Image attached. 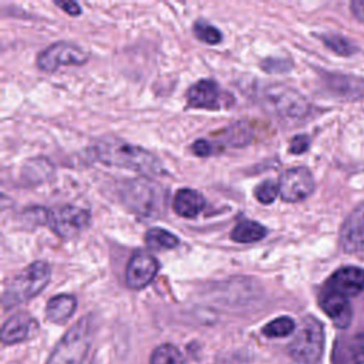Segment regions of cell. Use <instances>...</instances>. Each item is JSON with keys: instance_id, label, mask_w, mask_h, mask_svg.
I'll return each mask as SVG.
<instances>
[{"instance_id": "obj_21", "label": "cell", "mask_w": 364, "mask_h": 364, "mask_svg": "<svg viewBox=\"0 0 364 364\" xmlns=\"http://www.w3.org/2000/svg\"><path fill=\"white\" fill-rule=\"evenodd\" d=\"M225 141L235 148H245L252 141V129L247 122H235L225 129Z\"/></svg>"}, {"instance_id": "obj_12", "label": "cell", "mask_w": 364, "mask_h": 364, "mask_svg": "<svg viewBox=\"0 0 364 364\" xmlns=\"http://www.w3.org/2000/svg\"><path fill=\"white\" fill-rule=\"evenodd\" d=\"M188 105L202 109H219L225 102V94L213 80H199L186 94Z\"/></svg>"}, {"instance_id": "obj_6", "label": "cell", "mask_w": 364, "mask_h": 364, "mask_svg": "<svg viewBox=\"0 0 364 364\" xmlns=\"http://www.w3.org/2000/svg\"><path fill=\"white\" fill-rule=\"evenodd\" d=\"M91 222L90 212L80 206L64 205L47 210L46 225L60 237L73 239L84 232Z\"/></svg>"}, {"instance_id": "obj_2", "label": "cell", "mask_w": 364, "mask_h": 364, "mask_svg": "<svg viewBox=\"0 0 364 364\" xmlns=\"http://www.w3.org/2000/svg\"><path fill=\"white\" fill-rule=\"evenodd\" d=\"M51 267L47 262L37 260L11 277L3 291V307L7 310L37 296L50 282Z\"/></svg>"}, {"instance_id": "obj_3", "label": "cell", "mask_w": 364, "mask_h": 364, "mask_svg": "<svg viewBox=\"0 0 364 364\" xmlns=\"http://www.w3.org/2000/svg\"><path fill=\"white\" fill-rule=\"evenodd\" d=\"M94 334L92 317L84 316L74 323L54 347L47 364H82Z\"/></svg>"}, {"instance_id": "obj_28", "label": "cell", "mask_w": 364, "mask_h": 364, "mask_svg": "<svg viewBox=\"0 0 364 364\" xmlns=\"http://www.w3.org/2000/svg\"><path fill=\"white\" fill-rule=\"evenodd\" d=\"M309 145H310V138L307 135H296L291 142H290V148L289 151L291 154H303L309 149Z\"/></svg>"}, {"instance_id": "obj_10", "label": "cell", "mask_w": 364, "mask_h": 364, "mask_svg": "<svg viewBox=\"0 0 364 364\" xmlns=\"http://www.w3.org/2000/svg\"><path fill=\"white\" fill-rule=\"evenodd\" d=\"M159 269L158 260L145 250L135 252L125 269V282L127 286L132 290H141L146 287L156 276Z\"/></svg>"}, {"instance_id": "obj_8", "label": "cell", "mask_w": 364, "mask_h": 364, "mask_svg": "<svg viewBox=\"0 0 364 364\" xmlns=\"http://www.w3.org/2000/svg\"><path fill=\"white\" fill-rule=\"evenodd\" d=\"M314 191V178L304 166H296L282 173L279 179V195L284 202L296 203L309 198Z\"/></svg>"}, {"instance_id": "obj_1", "label": "cell", "mask_w": 364, "mask_h": 364, "mask_svg": "<svg viewBox=\"0 0 364 364\" xmlns=\"http://www.w3.org/2000/svg\"><path fill=\"white\" fill-rule=\"evenodd\" d=\"M95 158L109 166L136 171L144 175H162L161 161L148 149L121 141H101L94 146Z\"/></svg>"}, {"instance_id": "obj_20", "label": "cell", "mask_w": 364, "mask_h": 364, "mask_svg": "<svg viewBox=\"0 0 364 364\" xmlns=\"http://www.w3.org/2000/svg\"><path fill=\"white\" fill-rule=\"evenodd\" d=\"M145 242L148 247L155 250H171L179 246L178 236L162 228H151L149 230H146Z\"/></svg>"}, {"instance_id": "obj_22", "label": "cell", "mask_w": 364, "mask_h": 364, "mask_svg": "<svg viewBox=\"0 0 364 364\" xmlns=\"http://www.w3.org/2000/svg\"><path fill=\"white\" fill-rule=\"evenodd\" d=\"M149 364H183V357L173 344H161L152 351Z\"/></svg>"}, {"instance_id": "obj_14", "label": "cell", "mask_w": 364, "mask_h": 364, "mask_svg": "<svg viewBox=\"0 0 364 364\" xmlns=\"http://www.w3.org/2000/svg\"><path fill=\"white\" fill-rule=\"evenodd\" d=\"M37 330V321L26 311H20L9 317L1 327V340L4 344H16L21 343L31 336H34Z\"/></svg>"}, {"instance_id": "obj_5", "label": "cell", "mask_w": 364, "mask_h": 364, "mask_svg": "<svg viewBox=\"0 0 364 364\" xmlns=\"http://www.w3.org/2000/svg\"><path fill=\"white\" fill-rule=\"evenodd\" d=\"M324 347V331L321 323L311 316L301 320V324L289 344V354L299 364H318Z\"/></svg>"}, {"instance_id": "obj_29", "label": "cell", "mask_w": 364, "mask_h": 364, "mask_svg": "<svg viewBox=\"0 0 364 364\" xmlns=\"http://www.w3.org/2000/svg\"><path fill=\"white\" fill-rule=\"evenodd\" d=\"M55 6L63 9L70 16H78L81 14V7L75 1H55Z\"/></svg>"}, {"instance_id": "obj_7", "label": "cell", "mask_w": 364, "mask_h": 364, "mask_svg": "<svg viewBox=\"0 0 364 364\" xmlns=\"http://www.w3.org/2000/svg\"><path fill=\"white\" fill-rule=\"evenodd\" d=\"M90 53L78 44L58 41L43 50L37 57V67L43 71H55L61 65H82Z\"/></svg>"}, {"instance_id": "obj_18", "label": "cell", "mask_w": 364, "mask_h": 364, "mask_svg": "<svg viewBox=\"0 0 364 364\" xmlns=\"http://www.w3.org/2000/svg\"><path fill=\"white\" fill-rule=\"evenodd\" d=\"M77 309V300L71 294H58L48 300L46 317L51 323H65Z\"/></svg>"}, {"instance_id": "obj_25", "label": "cell", "mask_w": 364, "mask_h": 364, "mask_svg": "<svg viewBox=\"0 0 364 364\" xmlns=\"http://www.w3.org/2000/svg\"><path fill=\"white\" fill-rule=\"evenodd\" d=\"M193 33L200 41H203L206 44L215 46L222 41V33L219 31V28L213 27L208 21H202V20L196 21L193 24Z\"/></svg>"}, {"instance_id": "obj_4", "label": "cell", "mask_w": 364, "mask_h": 364, "mask_svg": "<svg viewBox=\"0 0 364 364\" xmlns=\"http://www.w3.org/2000/svg\"><path fill=\"white\" fill-rule=\"evenodd\" d=\"M122 198L125 205L136 215L144 218H158L165 209L164 188L148 178L128 181L124 186Z\"/></svg>"}, {"instance_id": "obj_15", "label": "cell", "mask_w": 364, "mask_h": 364, "mask_svg": "<svg viewBox=\"0 0 364 364\" xmlns=\"http://www.w3.org/2000/svg\"><path fill=\"white\" fill-rule=\"evenodd\" d=\"M331 357L333 364H364V333L340 337Z\"/></svg>"}, {"instance_id": "obj_11", "label": "cell", "mask_w": 364, "mask_h": 364, "mask_svg": "<svg viewBox=\"0 0 364 364\" xmlns=\"http://www.w3.org/2000/svg\"><path fill=\"white\" fill-rule=\"evenodd\" d=\"M340 246L347 253L364 252V203L346 218L340 229Z\"/></svg>"}, {"instance_id": "obj_16", "label": "cell", "mask_w": 364, "mask_h": 364, "mask_svg": "<svg viewBox=\"0 0 364 364\" xmlns=\"http://www.w3.org/2000/svg\"><path fill=\"white\" fill-rule=\"evenodd\" d=\"M320 306L337 327L346 328L350 324L353 313L347 297L326 287L320 296Z\"/></svg>"}, {"instance_id": "obj_27", "label": "cell", "mask_w": 364, "mask_h": 364, "mask_svg": "<svg viewBox=\"0 0 364 364\" xmlns=\"http://www.w3.org/2000/svg\"><path fill=\"white\" fill-rule=\"evenodd\" d=\"M192 152L196 156H200V158L210 156V155H213L216 152L215 151V144H212L208 139H198V141H195L192 144Z\"/></svg>"}, {"instance_id": "obj_17", "label": "cell", "mask_w": 364, "mask_h": 364, "mask_svg": "<svg viewBox=\"0 0 364 364\" xmlns=\"http://www.w3.org/2000/svg\"><path fill=\"white\" fill-rule=\"evenodd\" d=\"M205 198L196 189L183 188L179 189L173 196V212L182 218H195L205 208Z\"/></svg>"}, {"instance_id": "obj_13", "label": "cell", "mask_w": 364, "mask_h": 364, "mask_svg": "<svg viewBox=\"0 0 364 364\" xmlns=\"http://www.w3.org/2000/svg\"><path fill=\"white\" fill-rule=\"evenodd\" d=\"M327 289L353 297L364 290V270L355 266H346L336 270L327 282Z\"/></svg>"}, {"instance_id": "obj_19", "label": "cell", "mask_w": 364, "mask_h": 364, "mask_svg": "<svg viewBox=\"0 0 364 364\" xmlns=\"http://www.w3.org/2000/svg\"><path fill=\"white\" fill-rule=\"evenodd\" d=\"M267 235V229L249 219H243L235 225V228L230 232V239L237 243H253L260 239H263Z\"/></svg>"}, {"instance_id": "obj_24", "label": "cell", "mask_w": 364, "mask_h": 364, "mask_svg": "<svg viewBox=\"0 0 364 364\" xmlns=\"http://www.w3.org/2000/svg\"><path fill=\"white\" fill-rule=\"evenodd\" d=\"M321 41L328 47L331 48L334 53L340 54V55H351L353 53H355V47L343 36L340 34H323L321 37Z\"/></svg>"}, {"instance_id": "obj_23", "label": "cell", "mask_w": 364, "mask_h": 364, "mask_svg": "<svg viewBox=\"0 0 364 364\" xmlns=\"http://www.w3.org/2000/svg\"><path fill=\"white\" fill-rule=\"evenodd\" d=\"M294 328H296L294 320L287 316H282V317H277V318L269 321L262 328V333L266 337H286V336L291 334L294 331Z\"/></svg>"}, {"instance_id": "obj_30", "label": "cell", "mask_w": 364, "mask_h": 364, "mask_svg": "<svg viewBox=\"0 0 364 364\" xmlns=\"http://www.w3.org/2000/svg\"><path fill=\"white\" fill-rule=\"evenodd\" d=\"M351 11L360 21L364 23V0H354L351 3Z\"/></svg>"}, {"instance_id": "obj_9", "label": "cell", "mask_w": 364, "mask_h": 364, "mask_svg": "<svg viewBox=\"0 0 364 364\" xmlns=\"http://www.w3.org/2000/svg\"><path fill=\"white\" fill-rule=\"evenodd\" d=\"M266 95L274 111L286 119H299L309 111L307 100L289 87L269 88Z\"/></svg>"}, {"instance_id": "obj_26", "label": "cell", "mask_w": 364, "mask_h": 364, "mask_svg": "<svg viewBox=\"0 0 364 364\" xmlns=\"http://www.w3.org/2000/svg\"><path fill=\"white\" fill-rule=\"evenodd\" d=\"M279 195V183L266 179L263 182H260L256 188H255V196L256 199L263 203V205H270L274 202V199Z\"/></svg>"}]
</instances>
